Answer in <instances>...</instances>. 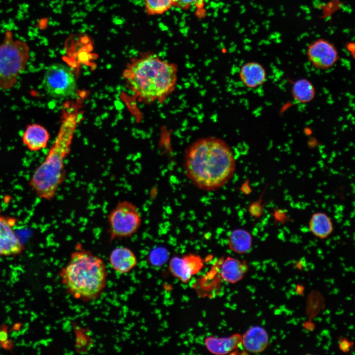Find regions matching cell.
<instances>
[{
  "label": "cell",
  "mask_w": 355,
  "mask_h": 355,
  "mask_svg": "<svg viewBox=\"0 0 355 355\" xmlns=\"http://www.w3.org/2000/svg\"><path fill=\"white\" fill-rule=\"evenodd\" d=\"M183 170L198 188L212 191L227 184L236 170L230 146L223 140L207 137L195 141L185 150Z\"/></svg>",
  "instance_id": "6da1fadb"
},
{
  "label": "cell",
  "mask_w": 355,
  "mask_h": 355,
  "mask_svg": "<svg viewBox=\"0 0 355 355\" xmlns=\"http://www.w3.org/2000/svg\"><path fill=\"white\" fill-rule=\"evenodd\" d=\"M178 67L153 54L131 60L123 73L126 82L140 102L162 103L175 90Z\"/></svg>",
  "instance_id": "7a4b0ae2"
},
{
  "label": "cell",
  "mask_w": 355,
  "mask_h": 355,
  "mask_svg": "<svg viewBox=\"0 0 355 355\" xmlns=\"http://www.w3.org/2000/svg\"><path fill=\"white\" fill-rule=\"evenodd\" d=\"M79 115L75 110H64L56 139L43 161L35 169L29 185L38 198L46 201L54 198L65 181V161L70 154Z\"/></svg>",
  "instance_id": "3957f363"
},
{
  "label": "cell",
  "mask_w": 355,
  "mask_h": 355,
  "mask_svg": "<svg viewBox=\"0 0 355 355\" xmlns=\"http://www.w3.org/2000/svg\"><path fill=\"white\" fill-rule=\"evenodd\" d=\"M60 277L68 293L75 299L90 302L97 299L107 284L108 273L104 260L80 245L71 253Z\"/></svg>",
  "instance_id": "277c9868"
},
{
  "label": "cell",
  "mask_w": 355,
  "mask_h": 355,
  "mask_svg": "<svg viewBox=\"0 0 355 355\" xmlns=\"http://www.w3.org/2000/svg\"><path fill=\"white\" fill-rule=\"evenodd\" d=\"M29 55L30 48L26 42L15 39L10 31L5 33L0 44V89L14 86L19 75L26 68Z\"/></svg>",
  "instance_id": "5b68a950"
},
{
  "label": "cell",
  "mask_w": 355,
  "mask_h": 355,
  "mask_svg": "<svg viewBox=\"0 0 355 355\" xmlns=\"http://www.w3.org/2000/svg\"><path fill=\"white\" fill-rule=\"evenodd\" d=\"M138 208L131 201H118L107 216L110 241L127 239L135 234L142 225Z\"/></svg>",
  "instance_id": "8992f818"
},
{
  "label": "cell",
  "mask_w": 355,
  "mask_h": 355,
  "mask_svg": "<svg viewBox=\"0 0 355 355\" xmlns=\"http://www.w3.org/2000/svg\"><path fill=\"white\" fill-rule=\"evenodd\" d=\"M46 92L54 98H65L73 95L76 82L71 69L61 63H54L46 69L43 78Z\"/></svg>",
  "instance_id": "52a82bcc"
},
{
  "label": "cell",
  "mask_w": 355,
  "mask_h": 355,
  "mask_svg": "<svg viewBox=\"0 0 355 355\" xmlns=\"http://www.w3.org/2000/svg\"><path fill=\"white\" fill-rule=\"evenodd\" d=\"M306 55L311 65L320 70L332 68L339 60L337 48L323 38H319L311 43L307 48Z\"/></svg>",
  "instance_id": "ba28073f"
},
{
  "label": "cell",
  "mask_w": 355,
  "mask_h": 355,
  "mask_svg": "<svg viewBox=\"0 0 355 355\" xmlns=\"http://www.w3.org/2000/svg\"><path fill=\"white\" fill-rule=\"evenodd\" d=\"M16 219L0 215V255H10L20 253L23 244L14 230Z\"/></svg>",
  "instance_id": "9c48e42d"
},
{
  "label": "cell",
  "mask_w": 355,
  "mask_h": 355,
  "mask_svg": "<svg viewBox=\"0 0 355 355\" xmlns=\"http://www.w3.org/2000/svg\"><path fill=\"white\" fill-rule=\"evenodd\" d=\"M108 260L112 268L121 274L130 272L137 266L138 262L135 252L125 246H119L113 249Z\"/></svg>",
  "instance_id": "30bf717a"
},
{
  "label": "cell",
  "mask_w": 355,
  "mask_h": 355,
  "mask_svg": "<svg viewBox=\"0 0 355 355\" xmlns=\"http://www.w3.org/2000/svg\"><path fill=\"white\" fill-rule=\"evenodd\" d=\"M49 139L48 130L44 126L36 123L28 125L22 135L23 143L31 151L45 148Z\"/></svg>",
  "instance_id": "8fae6325"
},
{
  "label": "cell",
  "mask_w": 355,
  "mask_h": 355,
  "mask_svg": "<svg viewBox=\"0 0 355 355\" xmlns=\"http://www.w3.org/2000/svg\"><path fill=\"white\" fill-rule=\"evenodd\" d=\"M239 77L243 84L250 89L263 85L267 80V72L262 65L257 62H248L240 69Z\"/></svg>",
  "instance_id": "7c38bea8"
},
{
  "label": "cell",
  "mask_w": 355,
  "mask_h": 355,
  "mask_svg": "<svg viewBox=\"0 0 355 355\" xmlns=\"http://www.w3.org/2000/svg\"><path fill=\"white\" fill-rule=\"evenodd\" d=\"M205 345L213 354L227 355L242 346V336L239 333H235L229 337L209 336L205 340Z\"/></svg>",
  "instance_id": "4fadbf2b"
},
{
  "label": "cell",
  "mask_w": 355,
  "mask_h": 355,
  "mask_svg": "<svg viewBox=\"0 0 355 355\" xmlns=\"http://www.w3.org/2000/svg\"><path fill=\"white\" fill-rule=\"evenodd\" d=\"M269 336L266 330L259 326L249 328L242 336V346L248 352L259 353L267 347Z\"/></svg>",
  "instance_id": "5bb4252c"
},
{
  "label": "cell",
  "mask_w": 355,
  "mask_h": 355,
  "mask_svg": "<svg viewBox=\"0 0 355 355\" xmlns=\"http://www.w3.org/2000/svg\"><path fill=\"white\" fill-rule=\"evenodd\" d=\"M248 269L245 261L228 256L222 263L220 274L222 279L227 283L235 284L241 281Z\"/></svg>",
  "instance_id": "9a60e30c"
},
{
  "label": "cell",
  "mask_w": 355,
  "mask_h": 355,
  "mask_svg": "<svg viewBox=\"0 0 355 355\" xmlns=\"http://www.w3.org/2000/svg\"><path fill=\"white\" fill-rule=\"evenodd\" d=\"M228 243L229 248L234 252L245 254L251 248L252 237L250 232L246 229H235L230 232Z\"/></svg>",
  "instance_id": "2e32d148"
},
{
  "label": "cell",
  "mask_w": 355,
  "mask_h": 355,
  "mask_svg": "<svg viewBox=\"0 0 355 355\" xmlns=\"http://www.w3.org/2000/svg\"><path fill=\"white\" fill-rule=\"evenodd\" d=\"M309 228L314 235L321 239L328 237L334 229L331 218L322 212L312 214L309 222Z\"/></svg>",
  "instance_id": "e0dca14e"
},
{
  "label": "cell",
  "mask_w": 355,
  "mask_h": 355,
  "mask_svg": "<svg viewBox=\"0 0 355 355\" xmlns=\"http://www.w3.org/2000/svg\"><path fill=\"white\" fill-rule=\"evenodd\" d=\"M291 92L294 100L301 104L312 102L316 96V89L312 82L307 78L297 79L292 84Z\"/></svg>",
  "instance_id": "ac0fdd59"
},
{
  "label": "cell",
  "mask_w": 355,
  "mask_h": 355,
  "mask_svg": "<svg viewBox=\"0 0 355 355\" xmlns=\"http://www.w3.org/2000/svg\"><path fill=\"white\" fill-rule=\"evenodd\" d=\"M145 11L150 15H160L173 6V0H144Z\"/></svg>",
  "instance_id": "d6986e66"
},
{
  "label": "cell",
  "mask_w": 355,
  "mask_h": 355,
  "mask_svg": "<svg viewBox=\"0 0 355 355\" xmlns=\"http://www.w3.org/2000/svg\"><path fill=\"white\" fill-rule=\"evenodd\" d=\"M169 269L173 276L183 283L188 282L191 278L186 270L182 257H172L169 262Z\"/></svg>",
  "instance_id": "ffe728a7"
},
{
  "label": "cell",
  "mask_w": 355,
  "mask_h": 355,
  "mask_svg": "<svg viewBox=\"0 0 355 355\" xmlns=\"http://www.w3.org/2000/svg\"><path fill=\"white\" fill-rule=\"evenodd\" d=\"M185 268L192 277L198 274L204 266V261L199 255L189 253L182 257Z\"/></svg>",
  "instance_id": "44dd1931"
},
{
  "label": "cell",
  "mask_w": 355,
  "mask_h": 355,
  "mask_svg": "<svg viewBox=\"0 0 355 355\" xmlns=\"http://www.w3.org/2000/svg\"><path fill=\"white\" fill-rule=\"evenodd\" d=\"M169 256V252L167 248L163 247H157L150 252L148 261L153 266L161 267L167 263Z\"/></svg>",
  "instance_id": "7402d4cb"
},
{
  "label": "cell",
  "mask_w": 355,
  "mask_h": 355,
  "mask_svg": "<svg viewBox=\"0 0 355 355\" xmlns=\"http://www.w3.org/2000/svg\"><path fill=\"white\" fill-rule=\"evenodd\" d=\"M262 193L259 199L253 202L248 208V212L250 214L255 218H259L263 213L264 204L262 203V197L265 192Z\"/></svg>",
  "instance_id": "603a6c76"
},
{
  "label": "cell",
  "mask_w": 355,
  "mask_h": 355,
  "mask_svg": "<svg viewBox=\"0 0 355 355\" xmlns=\"http://www.w3.org/2000/svg\"><path fill=\"white\" fill-rule=\"evenodd\" d=\"M202 0H173V6L187 10L193 6H197Z\"/></svg>",
  "instance_id": "cb8c5ba5"
},
{
  "label": "cell",
  "mask_w": 355,
  "mask_h": 355,
  "mask_svg": "<svg viewBox=\"0 0 355 355\" xmlns=\"http://www.w3.org/2000/svg\"><path fill=\"white\" fill-rule=\"evenodd\" d=\"M273 215L276 222L284 223L288 220V216L284 210L276 209L273 213Z\"/></svg>",
  "instance_id": "d4e9b609"
},
{
  "label": "cell",
  "mask_w": 355,
  "mask_h": 355,
  "mask_svg": "<svg viewBox=\"0 0 355 355\" xmlns=\"http://www.w3.org/2000/svg\"><path fill=\"white\" fill-rule=\"evenodd\" d=\"M352 343L346 338L340 339L339 348L343 352H347L351 347Z\"/></svg>",
  "instance_id": "484cf974"
},
{
  "label": "cell",
  "mask_w": 355,
  "mask_h": 355,
  "mask_svg": "<svg viewBox=\"0 0 355 355\" xmlns=\"http://www.w3.org/2000/svg\"><path fill=\"white\" fill-rule=\"evenodd\" d=\"M243 190L245 193H247V194H248L251 192V188H250L248 182L245 183L243 185Z\"/></svg>",
  "instance_id": "4316f807"
},
{
  "label": "cell",
  "mask_w": 355,
  "mask_h": 355,
  "mask_svg": "<svg viewBox=\"0 0 355 355\" xmlns=\"http://www.w3.org/2000/svg\"><path fill=\"white\" fill-rule=\"evenodd\" d=\"M7 339V334L4 331H0V341L4 342Z\"/></svg>",
  "instance_id": "83f0119b"
}]
</instances>
